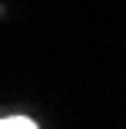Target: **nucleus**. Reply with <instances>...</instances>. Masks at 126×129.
Listing matches in <instances>:
<instances>
[{
    "label": "nucleus",
    "instance_id": "nucleus-1",
    "mask_svg": "<svg viewBox=\"0 0 126 129\" xmlns=\"http://www.w3.org/2000/svg\"><path fill=\"white\" fill-rule=\"evenodd\" d=\"M0 126H17V129H33L37 122L27 119V116H7V119H0Z\"/></svg>",
    "mask_w": 126,
    "mask_h": 129
}]
</instances>
